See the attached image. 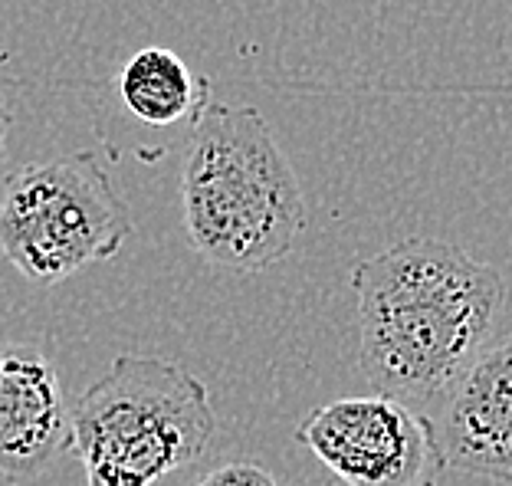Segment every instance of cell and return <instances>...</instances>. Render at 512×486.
<instances>
[{
	"mask_svg": "<svg viewBox=\"0 0 512 486\" xmlns=\"http://www.w3.org/2000/svg\"><path fill=\"white\" fill-rule=\"evenodd\" d=\"M362 372L401 401L447 395L506 306V283L457 243L407 237L355 266Z\"/></svg>",
	"mask_w": 512,
	"mask_h": 486,
	"instance_id": "1",
	"label": "cell"
},
{
	"mask_svg": "<svg viewBox=\"0 0 512 486\" xmlns=\"http://www.w3.org/2000/svg\"><path fill=\"white\" fill-rule=\"evenodd\" d=\"M191 247L230 273H260L293 253L306 198L270 122L253 106L207 99L194 112L181 168Z\"/></svg>",
	"mask_w": 512,
	"mask_h": 486,
	"instance_id": "2",
	"label": "cell"
},
{
	"mask_svg": "<svg viewBox=\"0 0 512 486\" xmlns=\"http://www.w3.org/2000/svg\"><path fill=\"white\" fill-rule=\"evenodd\" d=\"M217 434L207 385L181 365L125 352L73 404L86 486H155L194 464Z\"/></svg>",
	"mask_w": 512,
	"mask_h": 486,
	"instance_id": "3",
	"label": "cell"
},
{
	"mask_svg": "<svg viewBox=\"0 0 512 486\" xmlns=\"http://www.w3.org/2000/svg\"><path fill=\"white\" fill-rule=\"evenodd\" d=\"M128 237L132 214L96 152L23 165L0 194V253L37 286L112 260Z\"/></svg>",
	"mask_w": 512,
	"mask_h": 486,
	"instance_id": "4",
	"label": "cell"
},
{
	"mask_svg": "<svg viewBox=\"0 0 512 486\" xmlns=\"http://www.w3.org/2000/svg\"><path fill=\"white\" fill-rule=\"evenodd\" d=\"M296 441L345 486H440L437 424L394 395L335 398L309 411Z\"/></svg>",
	"mask_w": 512,
	"mask_h": 486,
	"instance_id": "5",
	"label": "cell"
},
{
	"mask_svg": "<svg viewBox=\"0 0 512 486\" xmlns=\"http://www.w3.org/2000/svg\"><path fill=\"white\" fill-rule=\"evenodd\" d=\"M73 447V404L37 345L0 342V477L37 480Z\"/></svg>",
	"mask_w": 512,
	"mask_h": 486,
	"instance_id": "6",
	"label": "cell"
},
{
	"mask_svg": "<svg viewBox=\"0 0 512 486\" xmlns=\"http://www.w3.org/2000/svg\"><path fill=\"white\" fill-rule=\"evenodd\" d=\"M437 434L447 467L512 486V339L476 355L447 388Z\"/></svg>",
	"mask_w": 512,
	"mask_h": 486,
	"instance_id": "7",
	"label": "cell"
},
{
	"mask_svg": "<svg viewBox=\"0 0 512 486\" xmlns=\"http://www.w3.org/2000/svg\"><path fill=\"white\" fill-rule=\"evenodd\" d=\"M207 79H197L188 63L165 46H145L132 53L119 73V96L125 109L145 125H174L188 119L211 99Z\"/></svg>",
	"mask_w": 512,
	"mask_h": 486,
	"instance_id": "8",
	"label": "cell"
},
{
	"mask_svg": "<svg viewBox=\"0 0 512 486\" xmlns=\"http://www.w3.org/2000/svg\"><path fill=\"white\" fill-rule=\"evenodd\" d=\"M191 486H283L266 467L247 464V460H234V464H220L197 477Z\"/></svg>",
	"mask_w": 512,
	"mask_h": 486,
	"instance_id": "9",
	"label": "cell"
},
{
	"mask_svg": "<svg viewBox=\"0 0 512 486\" xmlns=\"http://www.w3.org/2000/svg\"><path fill=\"white\" fill-rule=\"evenodd\" d=\"M10 125H14V112H10L4 76H0V165H7V145H10Z\"/></svg>",
	"mask_w": 512,
	"mask_h": 486,
	"instance_id": "10",
	"label": "cell"
}]
</instances>
